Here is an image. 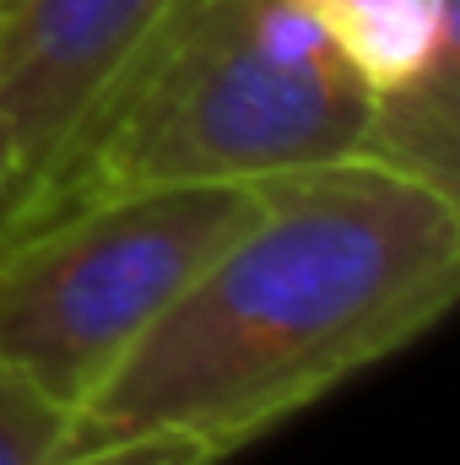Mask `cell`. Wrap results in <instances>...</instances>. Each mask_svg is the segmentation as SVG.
<instances>
[{"label":"cell","mask_w":460,"mask_h":465,"mask_svg":"<svg viewBox=\"0 0 460 465\" xmlns=\"http://www.w3.org/2000/svg\"><path fill=\"white\" fill-rule=\"evenodd\" d=\"M168 5L174 0H11L0 16V124L16 168L0 195L44 173Z\"/></svg>","instance_id":"cell-4"},{"label":"cell","mask_w":460,"mask_h":465,"mask_svg":"<svg viewBox=\"0 0 460 465\" xmlns=\"http://www.w3.org/2000/svg\"><path fill=\"white\" fill-rule=\"evenodd\" d=\"M93 444H104V433H93L82 411L49 401L22 373L0 368V465H55Z\"/></svg>","instance_id":"cell-6"},{"label":"cell","mask_w":460,"mask_h":465,"mask_svg":"<svg viewBox=\"0 0 460 465\" xmlns=\"http://www.w3.org/2000/svg\"><path fill=\"white\" fill-rule=\"evenodd\" d=\"M363 87L395 93L455 60V0H298Z\"/></svg>","instance_id":"cell-5"},{"label":"cell","mask_w":460,"mask_h":465,"mask_svg":"<svg viewBox=\"0 0 460 465\" xmlns=\"http://www.w3.org/2000/svg\"><path fill=\"white\" fill-rule=\"evenodd\" d=\"M11 168H16V152H11V135H5V124H0V184L11 179Z\"/></svg>","instance_id":"cell-8"},{"label":"cell","mask_w":460,"mask_h":465,"mask_svg":"<svg viewBox=\"0 0 460 465\" xmlns=\"http://www.w3.org/2000/svg\"><path fill=\"white\" fill-rule=\"evenodd\" d=\"M368 130L374 93L298 0H174L44 173L0 195V249L125 190L363 157Z\"/></svg>","instance_id":"cell-2"},{"label":"cell","mask_w":460,"mask_h":465,"mask_svg":"<svg viewBox=\"0 0 460 465\" xmlns=\"http://www.w3.org/2000/svg\"><path fill=\"white\" fill-rule=\"evenodd\" d=\"M255 206V184H163L22 232L0 249V368L82 411Z\"/></svg>","instance_id":"cell-3"},{"label":"cell","mask_w":460,"mask_h":465,"mask_svg":"<svg viewBox=\"0 0 460 465\" xmlns=\"http://www.w3.org/2000/svg\"><path fill=\"white\" fill-rule=\"evenodd\" d=\"M55 465H212L201 444L179 433H130V439H104L93 450H76Z\"/></svg>","instance_id":"cell-7"},{"label":"cell","mask_w":460,"mask_h":465,"mask_svg":"<svg viewBox=\"0 0 460 465\" xmlns=\"http://www.w3.org/2000/svg\"><path fill=\"white\" fill-rule=\"evenodd\" d=\"M255 190V217L87 395L93 433H179L223 460L455 303L450 190L379 157L271 173Z\"/></svg>","instance_id":"cell-1"},{"label":"cell","mask_w":460,"mask_h":465,"mask_svg":"<svg viewBox=\"0 0 460 465\" xmlns=\"http://www.w3.org/2000/svg\"><path fill=\"white\" fill-rule=\"evenodd\" d=\"M5 11H11V0H0V16H5Z\"/></svg>","instance_id":"cell-9"}]
</instances>
